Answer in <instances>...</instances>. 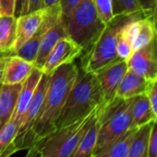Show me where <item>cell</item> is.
<instances>
[{"instance_id": "obj_1", "label": "cell", "mask_w": 157, "mask_h": 157, "mask_svg": "<svg viewBox=\"0 0 157 157\" xmlns=\"http://www.w3.org/2000/svg\"><path fill=\"white\" fill-rule=\"evenodd\" d=\"M78 68L75 61L59 66L50 75L43 104L31 129L33 145L56 132V121L77 77Z\"/></svg>"}, {"instance_id": "obj_2", "label": "cell", "mask_w": 157, "mask_h": 157, "mask_svg": "<svg viewBox=\"0 0 157 157\" xmlns=\"http://www.w3.org/2000/svg\"><path fill=\"white\" fill-rule=\"evenodd\" d=\"M102 101L101 87L96 75L79 66L77 77L56 121V131L86 117L101 106Z\"/></svg>"}, {"instance_id": "obj_3", "label": "cell", "mask_w": 157, "mask_h": 157, "mask_svg": "<svg viewBox=\"0 0 157 157\" xmlns=\"http://www.w3.org/2000/svg\"><path fill=\"white\" fill-rule=\"evenodd\" d=\"M132 98L123 99L116 97L111 102L97 109L98 137L95 154L131 129L130 110Z\"/></svg>"}, {"instance_id": "obj_4", "label": "cell", "mask_w": 157, "mask_h": 157, "mask_svg": "<svg viewBox=\"0 0 157 157\" xmlns=\"http://www.w3.org/2000/svg\"><path fill=\"white\" fill-rule=\"evenodd\" d=\"M63 20L68 37L82 48L83 53L90 50L106 27L92 0H82Z\"/></svg>"}, {"instance_id": "obj_5", "label": "cell", "mask_w": 157, "mask_h": 157, "mask_svg": "<svg viewBox=\"0 0 157 157\" xmlns=\"http://www.w3.org/2000/svg\"><path fill=\"white\" fill-rule=\"evenodd\" d=\"M132 16L114 17L106 25L96 42L88 52H85L81 60L80 67L84 71L96 75L120 60L117 54L118 34L122 25Z\"/></svg>"}, {"instance_id": "obj_6", "label": "cell", "mask_w": 157, "mask_h": 157, "mask_svg": "<svg viewBox=\"0 0 157 157\" xmlns=\"http://www.w3.org/2000/svg\"><path fill=\"white\" fill-rule=\"evenodd\" d=\"M96 110L78 121L56 131L45 139L40 141L38 144L41 156H71L86 130L92 123L96 116Z\"/></svg>"}, {"instance_id": "obj_7", "label": "cell", "mask_w": 157, "mask_h": 157, "mask_svg": "<svg viewBox=\"0 0 157 157\" xmlns=\"http://www.w3.org/2000/svg\"><path fill=\"white\" fill-rule=\"evenodd\" d=\"M49 81L50 75L43 74L38 83L29 107L22 118L17 133L13 141V145L16 150V153L21 150L29 149L33 145L31 140V129L43 104L44 98L49 86Z\"/></svg>"}, {"instance_id": "obj_8", "label": "cell", "mask_w": 157, "mask_h": 157, "mask_svg": "<svg viewBox=\"0 0 157 157\" xmlns=\"http://www.w3.org/2000/svg\"><path fill=\"white\" fill-rule=\"evenodd\" d=\"M61 17H62V12L59 4L44 8L43 19L40 27L38 28L37 31L17 52H15L13 55H17L27 62L33 63L36 60L40 44L43 35L49 30V29H51L57 22V20Z\"/></svg>"}, {"instance_id": "obj_9", "label": "cell", "mask_w": 157, "mask_h": 157, "mask_svg": "<svg viewBox=\"0 0 157 157\" xmlns=\"http://www.w3.org/2000/svg\"><path fill=\"white\" fill-rule=\"evenodd\" d=\"M128 69L150 82L157 81V58L155 40L135 51L127 61Z\"/></svg>"}, {"instance_id": "obj_10", "label": "cell", "mask_w": 157, "mask_h": 157, "mask_svg": "<svg viewBox=\"0 0 157 157\" xmlns=\"http://www.w3.org/2000/svg\"><path fill=\"white\" fill-rule=\"evenodd\" d=\"M83 54V50L69 37L61 39L48 55L41 71L45 75H51L59 66L75 62Z\"/></svg>"}, {"instance_id": "obj_11", "label": "cell", "mask_w": 157, "mask_h": 157, "mask_svg": "<svg viewBox=\"0 0 157 157\" xmlns=\"http://www.w3.org/2000/svg\"><path fill=\"white\" fill-rule=\"evenodd\" d=\"M128 70V63L124 60H119L96 74L99 82L103 101L101 106L111 102L116 98L118 87Z\"/></svg>"}, {"instance_id": "obj_12", "label": "cell", "mask_w": 157, "mask_h": 157, "mask_svg": "<svg viewBox=\"0 0 157 157\" xmlns=\"http://www.w3.org/2000/svg\"><path fill=\"white\" fill-rule=\"evenodd\" d=\"M33 68V63L17 55L7 56L2 72L3 85L23 84L29 76Z\"/></svg>"}, {"instance_id": "obj_13", "label": "cell", "mask_w": 157, "mask_h": 157, "mask_svg": "<svg viewBox=\"0 0 157 157\" xmlns=\"http://www.w3.org/2000/svg\"><path fill=\"white\" fill-rule=\"evenodd\" d=\"M44 16V8L17 17L16 40L11 55L17 52L29 39H30L40 27Z\"/></svg>"}, {"instance_id": "obj_14", "label": "cell", "mask_w": 157, "mask_h": 157, "mask_svg": "<svg viewBox=\"0 0 157 157\" xmlns=\"http://www.w3.org/2000/svg\"><path fill=\"white\" fill-rule=\"evenodd\" d=\"M65 37H68V34L66 31L64 20L63 17H61L57 20V22L51 29H49V30L43 35L40 44L36 60L33 63L34 67L41 70L48 55L50 54L52 50L54 48L56 43L61 39L65 38Z\"/></svg>"}, {"instance_id": "obj_15", "label": "cell", "mask_w": 157, "mask_h": 157, "mask_svg": "<svg viewBox=\"0 0 157 157\" xmlns=\"http://www.w3.org/2000/svg\"><path fill=\"white\" fill-rule=\"evenodd\" d=\"M43 73L41 70L35 68V67L32 69L29 76L22 84L21 90L19 92V95L17 100L16 108H15L13 116L10 121H18L19 123H21L22 118L29 107L35 89Z\"/></svg>"}, {"instance_id": "obj_16", "label": "cell", "mask_w": 157, "mask_h": 157, "mask_svg": "<svg viewBox=\"0 0 157 157\" xmlns=\"http://www.w3.org/2000/svg\"><path fill=\"white\" fill-rule=\"evenodd\" d=\"M155 82H150L128 69L118 87L116 97L129 99L140 95L147 94Z\"/></svg>"}, {"instance_id": "obj_17", "label": "cell", "mask_w": 157, "mask_h": 157, "mask_svg": "<svg viewBox=\"0 0 157 157\" xmlns=\"http://www.w3.org/2000/svg\"><path fill=\"white\" fill-rule=\"evenodd\" d=\"M22 84L3 85L0 90V130L7 124L14 113Z\"/></svg>"}, {"instance_id": "obj_18", "label": "cell", "mask_w": 157, "mask_h": 157, "mask_svg": "<svg viewBox=\"0 0 157 157\" xmlns=\"http://www.w3.org/2000/svg\"><path fill=\"white\" fill-rule=\"evenodd\" d=\"M131 128H139L151 121H156L157 116L154 114L147 95H140L132 98L131 105Z\"/></svg>"}, {"instance_id": "obj_19", "label": "cell", "mask_w": 157, "mask_h": 157, "mask_svg": "<svg viewBox=\"0 0 157 157\" xmlns=\"http://www.w3.org/2000/svg\"><path fill=\"white\" fill-rule=\"evenodd\" d=\"M138 128H131L125 133L112 141L93 157H128L132 141Z\"/></svg>"}, {"instance_id": "obj_20", "label": "cell", "mask_w": 157, "mask_h": 157, "mask_svg": "<svg viewBox=\"0 0 157 157\" xmlns=\"http://www.w3.org/2000/svg\"><path fill=\"white\" fill-rule=\"evenodd\" d=\"M17 17L0 15V52L11 55L16 40Z\"/></svg>"}, {"instance_id": "obj_21", "label": "cell", "mask_w": 157, "mask_h": 157, "mask_svg": "<svg viewBox=\"0 0 157 157\" xmlns=\"http://www.w3.org/2000/svg\"><path fill=\"white\" fill-rule=\"evenodd\" d=\"M155 122L151 121L137 129L129 149L128 157H147L148 142Z\"/></svg>"}, {"instance_id": "obj_22", "label": "cell", "mask_w": 157, "mask_h": 157, "mask_svg": "<svg viewBox=\"0 0 157 157\" xmlns=\"http://www.w3.org/2000/svg\"><path fill=\"white\" fill-rule=\"evenodd\" d=\"M97 111V110H96ZM98 128L96 116L70 157H93L97 145Z\"/></svg>"}, {"instance_id": "obj_23", "label": "cell", "mask_w": 157, "mask_h": 157, "mask_svg": "<svg viewBox=\"0 0 157 157\" xmlns=\"http://www.w3.org/2000/svg\"><path fill=\"white\" fill-rule=\"evenodd\" d=\"M19 126L18 121H10L0 130V157H10L16 153L13 141Z\"/></svg>"}, {"instance_id": "obj_24", "label": "cell", "mask_w": 157, "mask_h": 157, "mask_svg": "<svg viewBox=\"0 0 157 157\" xmlns=\"http://www.w3.org/2000/svg\"><path fill=\"white\" fill-rule=\"evenodd\" d=\"M112 1H113L114 17L132 16V15L142 13L138 0H112Z\"/></svg>"}, {"instance_id": "obj_25", "label": "cell", "mask_w": 157, "mask_h": 157, "mask_svg": "<svg viewBox=\"0 0 157 157\" xmlns=\"http://www.w3.org/2000/svg\"><path fill=\"white\" fill-rule=\"evenodd\" d=\"M132 53H133V50H132V41L121 27L119 31V34H118V42H117L118 57L121 60H124L127 62L131 58Z\"/></svg>"}, {"instance_id": "obj_26", "label": "cell", "mask_w": 157, "mask_h": 157, "mask_svg": "<svg viewBox=\"0 0 157 157\" xmlns=\"http://www.w3.org/2000/svg\"><path fill=\"white\" fill-rule=\"evenodd\" d=\"M99 19L107 25L114 18L112 0H92Z\"/></svg>"}, {"instance_id": "obj_27", "label": "cell", "mask_w": 157, "mask_h": 157, "mask_svg": "<svg viewBox=\"0 0 157 157\" xmlns=\"http://www.w3.org/2000/svg\"><path fill=\"white\" fill-rule=\"evenodd\" d=\"M43 8H44V0H24L19 16L27 15Z\"/></svg>"}, {"instance_id": "obj_28", "label": "cell", "mask_w": 157, "mask_h": 157, "mask_svg": "<svg viewBox=\"0 0 157 157\" xmlns=\"http://www.w3.org/2000/svg\"><path fill=\"white\" fill-rule=\"evenodd\" d=\"M144 17H155L156 11V0H138Z\"/></svg>"}, {"instance_id": "obj_29", "label": "cell", "mask_w": 157, "mask_h": 157, "mask_svg": "<svg viewBox=\"0 0 157 157\" xmlns=\"http://www.w3.org/2000/svg\"><path fill=\"white\" fill-rule=\"evenodd\" d=\"M147 157H157V126L156 121L154 123L149 142H148V155Z\"/></svg>"}, {"instance_id": "obj_30", "label": "cell", "mask_w": 157, "mask_h": 157, "mask_svg": "<svg viewBox=\"0 0 157 157\" xmlns=\"http://www.w3.org/2000/svg\"><path fill=\"white\" fill-rule=\"evenodd\" d=\"M16 0H0V15L15 16Z\"/></svg>"}, {"instance_id": "obj_31", "label": "cell", "mask_w": 157, "mask_h": 157, "mask_svg": "<svg viewBox=\"0 0 157 157\" xmlns=\"http://www.w3.org/2000/svg\"><path fill=\"white\" fill-rule=\"evenodd\" d=\"M82 0H60L59 5L62 12V17L65 18L71 11L75 7L77 4H79Z\"/></svg>"}, {"instance_id": "obj_32", "label": "cell", "mask_w": 157, "mask_h": 157, "mask_svg": "<svg viewBox=\"0 0 157 157\" xmlns=\"http://www.w3.org/2000/svg\"><path fill=\"white\" fill-rule=\"evenodd\" d=\"M146 95L154 114L157 116V81L151 86Z\"/></svg>"}, {"instance_id": "obj_33", "label": "cell", "mask_w": 157, "mask_h": 157, "mask_svg": "<svg viewBox=\"0 0 157 157\" xmlns=\"http://www.w3.org/2000/svg\"><path fill=\"white\" fill-rule=\"evenodd\" d=\"M25 157H42L41 156V153H40V146H39V144L38 143L29 148L28 154L26 155Z\"/></svg>"}, {"instance_id": "obj_34", "label": "cell", "mask_w": 157, "mask_h": 157, "mask_svg": "<svg viewBox=\"0 0 157 157\" xmlns=\"http://www.w3.org/2000/svg\"><path fill=\"white\" fill-rule=\"evenodd\" d=\"M6 57L7 56H1L0 57V90H1V87L3 86V83H2V72H3V67H4V64L6 63Z\"/></svg>"}, {"instance_id": "obj_35", "label": "cell", "mask_w": 157, "mask_h": 157, "mask_svg": "<svg viewBox=\"0 0 157 157\" xmlns=\"http://www.w3.org/2000/svg\"><path fill=\"white\" fill-rule=\"evenodd\" d=\"M24 0H16V9H15V17H17L19 16L21 7H22V4H23Z\"/></svg>"}, {"instance_id": "obj_36", "label": "cell", "mask_w": 157, "mask_h": 157, "mask_svg": "<svg viewBox=\"0 0 157 157\" xmlns=\"http://www.w3.org/2000/svg\"><path fill=\"white\" fill-rule=\"evenodd\" d=\"M59 1L60 0H44V8L55 6L57 4H59Z\"/></svg>"}, {"instance_id": "obj_37", "label": "cell", "mask_w": 157, "mask_h": 157, "mask_svg": "<svg viewBox=\"0 0 157 157\" xmlns=\"http://www.w3.org/2000/svg\"><path fill=\"white\" fill-rule=\"evenodd\" d=\"M1 56H9V55H6V54H5V53H1V52H0V57H1Z\"/></svg>"}]
</instances>
